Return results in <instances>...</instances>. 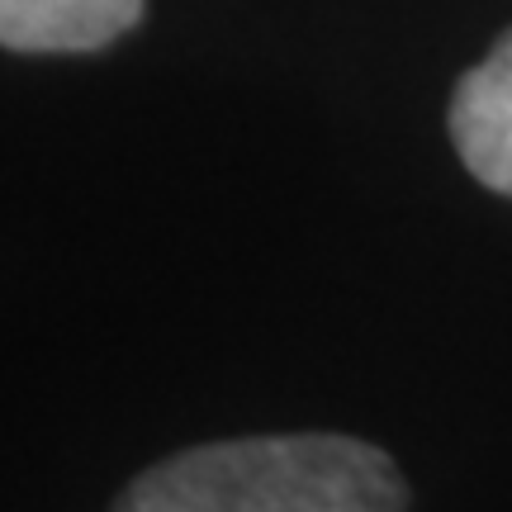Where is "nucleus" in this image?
I'll use <instances>...</instances> for the list:
<instances>
[{
  "mask_svg": "<svg viewBox=\"0 0 512 512\" xmlns=\"http://www.w3.org/2000/svg\"><path fill=\"white\" fill-rule=\"evenodd\" d=\"M143 19V0H0V48L95 53Z\"/></svg>",
  "mask_w": 512,
  "mask_h": 512,
  "instance_id": "7ed1b4c3",
  "label": "nucleus"
},
{
  "mask_svg": "<svg viewBox=\"0 0 512 512\" xmlns=\"http://www.w3.org/2000/svg\"><path fill=\"white\" fill-rule=\"evenodd\" d=\"M408 484L380 446L285 432L190 446L157 460L110 512H403Z\"/></svg>",
  "mask_w": 512,
  "mask_h": 512,
  "instance_id": "f257e3e1",
  "label": "nucleus"
},
{
  "mask_svg": "<svg viewBox=\"0 0 512 512\" xmlns=\"http://www.w3.org/2000/svg\"><path fill=\"white\" fill-rule=\"evenodd\" d=\"M451 143L470 176L512 200V29L451 95Z\"/></svg>",
  "mask_w": 512,
  "mask_h": 512,
  "instance_id": "f03ea898",
  "label": "nucleus"
}]
</instances>
